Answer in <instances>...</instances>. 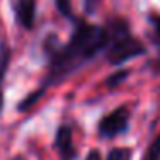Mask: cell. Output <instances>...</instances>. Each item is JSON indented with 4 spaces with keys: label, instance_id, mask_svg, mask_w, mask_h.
I'll return each instance as SVG.
<instances>
[{
    "label": "cell",
    "instance_id": "obj_13",
    "mask_svg": "<svg viewBox=\"0 0 160 160\" xmlns=\"http://www.w3.org/2000/svg\"><path fill=\"white\" fill-rule=\"evenodd\" d=\"M146 67H148L155 76H160V47H158V53H157V57L150 60V62L146 64Z\"/></svg>",
    "mask_w": 160,
    "mask_h": 160
},
{
    "label": "cell",
    "instance_id": "obj_3",
    "mask_svg": "<svg viewBox=\"0 0 160 160\" xmlns=\"http://www.w3.org/2000/svg\"><path fill=\"white\" fill-rule=\"evenodd\" d=\"M129 121H131V110L128 105H119L117 108L110 110L98 121L97 132L102 139H112L124 134L129 129Z\"/></svg>",
    "mask_w": 160,
    "mask_h": 160
},
{
    "label": "cell",
    "instance_id": "obj_15",
    "mask_svg": "<svg viewBox=\"0 0 160 160\" xmlns=\"http://www.w3.org/2000/svg\"><path fill=\"white\" fill-rule=\"evenodd\" d=\"M12 160H26V158H24V157H21V155H18V157H14Z\"/></svg>",
    "mask_w": 160,
    "mask_h": 160
},
{
    "label": "cell",
    "instance_id": "obj_2",
    "mask_svg": "<svg viewBox=\"0 0 160 160\" xmlns=\"http://www.w3.org/2000/svg\"><path fill=\"white\" fill-rule=\"evenodd\" d=\"M103 29L107 33L105 59L110 66H122L128 60L146 53V45L131 33L129 21L119 16H112L105 21Z\"/></svg>",
    "mask_w": 160,
    "mask_h": 160
},
{
    "label": "cell",
    "instance_id": "obj_8",
    "mask_svg": "<svg viewBox=\"0 0 160 160\" xmlns=\"http://www.w3.org/2000/svg\"><path fill=\"white\" fill-rule=\"evenodd\" d=\"M55 4V9L64 19H67L69 22H74L76 21V16H74V11H72V5H71V0H53Z\"/></svg>",
    "mask_w": 160,
    "mask_h": 160
},
{
    "label": "cell",
    "instance_id": "obj_7",
    "mask_svg": "<svg viewBox=\"0 0 160 160\" xmlns=\"http://www.w3.org/2000/svg\"><path fill=\"white\" fill-rule=\"evenodd\" d=\"M146 19H148V24H150V29H148L150 40H152L153 45L160 47V14L158 12H150L146 16Z\"/></svg>",
    "mask_w": 160,
    "mask_h": 160
},
{
    "label": "cell",
    "instance_id": "obj_14",
    "mask_svg": "<svg viewBox=\"0 0 160 160\" xmlns=\"http://www.w3.org/2000/svg\"><path fill=\"white\" fill-rule=\"evenodd\" d=\"M86 160H102L100 152H98V150H91V152L86 155Z\"/></svg>",
    "mask_w": 160,
    "mask_h": 160
},
{
    "label": "cell",
    "instance_id": "obj_10",
    "mask_svg": "<svg viewBox=\"0 0 160 160\" xmlns=\"http://www.w3.org/2000/svg\"><path fill=\"white\" fill-rule=\"evenodd\" d=\"M132 152L131 148H126V146H117V148H112L108 152L107 160H131Z\"/></svg>",
    "mask_w": 160,
    "mask_h": 160
},
{
    "label": "cell",
    "instance_id": "obj_5",
    "mask_svg": "<svg viewBox=\"0 0 160 160\" xmlns=\"http://www.w3.org/2000/svg\"><path fill=\"white\" fill-rule=\"evenodd\" d=\"M57 153L60 155L62 160H74L78 157V148L74 145L72 138V128L67 124H62L57 128L55 132V141H53Z\"/></svg>",
    "mask_w": 160,
    "mask_h": 160
},
{
    "label": "cell",
    "instance_id": "obj_9",
    "mask_svg": "<svg viewBox=\"0 0 160 160\" xmlns=\"http://www.w3.org/2000/svg\"><path fill=\"white\" fill-rule=\"evenodd\" d=\"M129 76H131V69H119L105 79V86L107 88H117L119 84H122Z\"/></svg>",
    "mask_w": 160,
    "mask_h": 160
},
{
    "label": "cell",
    "instance_id": "obj_11",
    "mask_svg": "<svg viewBox=\"0 0 160 160\" xmlns=\"http://www.w3.org/2000/svg\"><path fill=\"white\" fill-rule=\"evenodd\" d=\"M143 160H160V131L155 136V139L152 141V145L148 146Z\"/></svg>",
    "mask_w": 160,
    "mask_h": 160
},
{
    "label": "cell",
    "instance_id": "obj_6",
    "mask_svg": "<svg viewBox=\"0 0 160 160\" xmlns=\"http://www.w3.org/2000/svg\"><path fill=\"white\" fill-rule=\"evenodd\" d=\"M11 59H12L11 47L5 42H0V114L4 110V90H2V86H4L9 66H11Z\"/></svg>",
    "mask_w": 160,
    "mask_h": 160
},
{
    "label": "cell",
    "instance_id": "obj_12",
    "mask_svg": "<svg viewBox=\"0 0 160 160\" xmlns=\"http://www.w3.org/2000/svg\"><path fill=\"white\" fill-rule=\"evenodd\" d=\"M103 0H83V11L86 16H93Z\"/></svg>",
    "mask_w": 160,
    "mask_h": 160
},
{
    "label": "cell",
    "instance_id": "obj_1",
    "mask_svg": "<svg viewBox=\"0 0 160 160\" xmlns=\"http://www.w3.org/2000/svg\"><path fill=\"white\" fill-rule=\"evenodd\" d=\"M72 24V33L64 45H59L60 42H45V50L48 55L47 72L40 86L22 98V102L18 105V110L26 112L35 107L36 102L47 93V90L66 81L69 76H72L76 71H79L105 50L107 33L103 26L93 24L84 18H78Z\"/></svg>",
    "mask_w": 160,
    "mask_h": 160
},
{
    "label": "cell",
    "instance_id": "obj_4",
    "mask_svg": "<svg viewBox=\"0 0 160 160\" xmlns=\"http://www.w3.org/2000/svg\"><path fill=\"white\" fill-rule=\"evenodd\" d=\"M11 11L16 24L22 29L31 31L36 22V0H11Z\"/></svg>",
    "mask_w": 160,
    "mask_h": 160
}]
</instances>
